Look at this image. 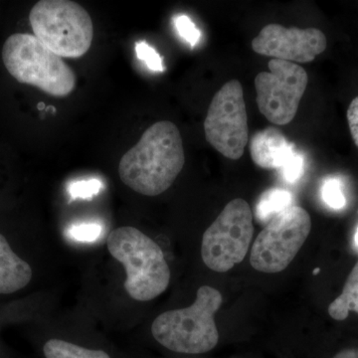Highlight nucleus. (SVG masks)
Returning <instances> with one entry per match:
<instances>
[{"instance_id": "1", "label": "nucleus", "mask_w": 358, "mask_h": 358, "mask_svg": "<svg viewBox=\"0 0 358 358\" xmlns=\"http://www.w3.org/2000/svg\"><path fill=\"white\" fill-rule=\"evenodd\" d=\"M185 162L182 138L178 127L169 121L155 122L122 157L120 178L134 192L157 196L173 185Z\"/></svg>"}, {"instance_id": "2", "label": "nucleus", "mask_w": 358, "mask_h": 358, "mask_svg": "<svg viewBox=\"0 0 358 358\" xmlns=\"http://www.w3.org/2000/svg\"><path fill=\"white\" fill-rule=\"evenodd\" d=\"M222 294L209 286L200 287L189 307L169 310L152 322L155 341L167 350L201 355L217 345L219 334L214 315L222 305Z\"/></svg>"}, {"instance_id": "3", "label": "nucleus", "mask_w": 358, "mask_h": 358, "mask_svg": "<svg viewBox=\"0 0 358 358\" xmlns=\"http://www.w3.org/2000/svg\"><path fill=\"white\" fill-rule=\"evenodd\" d=\"M107 246L110 255L124 266V289L131 299L148 301L166 292L171 270L154 240L136 228L124 226L110 233Z\"/></svg>"}, {"instance_id": "4", "label": "nucleus", "mask_w": 358, "mask_h": 358, "mask_svg": "<svg viewBox=\"0 0 358 358\" xmlns=\"http://www.w3.org/2000/svg\"><path fill=\"white\" fill-rule=\"evenodd\" d=\"M2 60L9 74L54 96H67L76 87V75L63 58L42 44L34 35L16 33L7 38Z\"/></svg>"}, {"instance_id": "5", "label": "nucleus", "mask_w": 358, "mask_h": 358, "mask_svg": "<svg viewBox=\"0 0 358 358\" xmlns=\"http://www.w3.org/2000/svg\"><path fill=\"white\" fill-rule=\"evenodd\" d=\"M34 36L61 58H79L91 48V16L74 1L41 0L29 14Z\"/></svg>"}, {"instance_id": "6", "label": "nucleus", "mask_w": 358, "mask_h": 358, "mask_svg": "<svg viewBox=\"0 0 358 358\" xmlns=\"http://www.w3.org/2000/svg\"><path fill=\"white\" fill-rule=\"evenodd\" d=\"M253 234V214L248 202L232 200L205 231L202 260L212 271L227 272L244 260Z\"/></svg>"}, {"instance_id": "7", "label": "nucleus", "mask_w": 358, "mask_h": 358, "mask_svg": "<svg viewBox=\"0 0 358 358\" xmlns=\"http://www.w3.org/2000/svg\"><path fill=\"white\" fill-rule=\"evenodd\" d=\"M312 229L310 214L303 207H289L268 221L252 247L250 262L259 272L285 270L300 251Z\"/></svg>"}, {"instance_id": "8", "label": "nucleus", "mask_w": 358, "mask_h": 358, "mask_svg": "<svg viewBox=\"0 0 358 358\" xmlns=\"http://www.w3.org/2000/svg\"><path fill=\"white\" fill-rule=\"evenodd\" d=\"M204 131L206 141L224 157L241 159L248 143V117L243 88L238 80L223 85L212 99Z\"/></svg>"}, {"instance_id": "9", "label": "nucleus", "mask_w": 358, "mask_h": 358, "mask_svg": "<svg viewBox=\"0 0 358 358\" xmlns=\"http://www.w3.org/2000/svg\"><path fill=\"white\" fill-rule=\"evenodd\" d=\"M268 72L255 78L256 102L261 114L272 124L285 126L293 121L308 83L300 65L271 59Z\"/></svg>"}, {"instance_id": "10", "label": "nucleus", "mask_w": 358, "mask_h": 358, "mask_svg": "<svg viewBox=\"0 0 358 358\" xmlns=\"http://www.w3.org/2000/svg\"><path fill=\"white\" fill-rule=\"evenodd\" d=\"M327 37L317 28H286L268 24L252 41L257 54L278 60L308 63L327 48Z\"/></svg>"}, {"instance_id": "11", "label": "nucleus", "mask_w": 358, "mask_h": 358, "mask_svg": "<svg viewBox=\"0 0 358 358\" xmlns=\"http://www.w3.org/2000/svg\"><path fill=\"white\" fill-rule=\"evenodd\" d=\"M296 150V145L279 129L268 127L254 134L250 154L257 166L265 169H279Z\"/></svg>"}, {"instance_id": "12", "label": "nucleus", "mask_w": 358, "mask_h": 358, "mask_svg": "<svg viewBox=\"0 0 358 358\" xmlns=\"http://www.w3.org/2000/svg\"><path fill=\"white\" fill-rule=\"evenodd\" d=\"M32 275L29 264L16 255L6 238L0 234V294L24 289L31 282Z\"/></svg>"}, {"instance_id": "13", "label": "nucleus", "mask_w": 358, "mask_h": 358, "mask_svg": "<svg viewBox=\"0 0 358 358\" xmlns=\"http://www.w3.org/2000/svg\"><path fill=\"white\" fill-rule=\"evenodd\" d=\"M327 310L336 320L348 319L350 312L358 313V261L348 275L343 292L329 306Z\"/></svg>"}, {"instance_id": "14", "label": "nucleus", "mask_w": 358, "mask_h": 358, "mask_svg": "<svg viewBox=\"0 0 358 358\" xmlns=\"http://www.w3.org/2000/svg\"><path fill=\"white\" fill-rule=\"evenodd\" d=\"M293 195L282 188H271L263 193L256 207V216L262 222H268L275 215L293 206Z\"/></svg>"}, {"instance_id": "15", "label": "nucleus", "mask_w": 358, "mask_h": 358, "mask_svg": "<svg viewBox=\"0 0 358 358\" xmlns=\"http://www.w3.org/2000/svg\"><path fill=\"white\" fill-rule=\"evenodd\" d=\"M46 358H110L103 350H90L62 339H50L44 345Z\"/></svg>"}, {"instance_id": "16", "label": "nucleus", "mask_w": 358, "mask_h": 358, "mask_svg": "<svg viewBox=\"0 0 358 358\" xmlns=\"http://www.w3.org/2000/svg\"><path fill=\"white\" fill-rule=\"evenodd\" d=\"M322 197L331 208L339 210L345 206V196L338 179L327 178L324 180L322 186Z\"/></svg>"}, {"instance_id": "17", "label": "nucleus", "mask_w": 358, "mask_h": 358, "mask_svg": "<svg viewBox=\"0 0 358 358\" xmlns=\"http://www.w3.org/2000/svg\"><path fill=\"white\" fill-rule=\"evenodd\" d=\"M278 171H280L282 179L287 182H298L305 171V160L303 155L294 150L291 157Z\"/></svg>"}, {"instance_id": "18", "label": "nucleus", "mask_w": 358, "mask_h": 358, "mask_svg": "<svg viewBox=\"0 0 358 358\" xmlns=\"http://www.w3.org/2000/svg\"><path fill=\"white\" fill-rule=\"evenodd\" d=\"M102 187V181L92 178L88 180L75 181L70 185L69 192L73 199H89L98 194Z\"/></svg>"}, {"instance_id": "19", "label": "nucleus", "mask_w": 358, "mask_h": 358, "mask_svg": "<svg viewBox=\"0 0 358 358\" xmlns=\"http://www.w3.org/2000/svg\"><path fill=\"white\" fill-rule=\"evenodd\" d=\"M136 57L148 66V69L155 72H162L164 70L162 59L159 53L145 41L136 44Z\"/></svg>"}, {"instance_id": "20", "label": "nucleus", "mask_w": 358, "mask_h": 358, "mask_svg": "<svg viewBox=\"0 0 358 358\" xmlns=\"http://www.w3.org/2000/svg\"><path fill=\"white\" fill-rule=\"evenodd\" d=\"M174 24H176V30H178L179 35L187 43H189L192 46L199 43L200 31L189 17H187L186 15H179L174 20Z\"/></svg>"}, {"instance_id": "21", "label": "nucleus", "mask_w": 358, "mask_h": 358, "mask_svg": "<svg viewBox=\"0 0 358 358\" xmlns=\"http://www.w3.org/2000/svg\"><path fill=\"white\" fill-rule=\"evenodd\" d=\"M102 227L99 224L88 223L74 226L70 229V237L80 242H94L100 237Z\"/></svg>"}, {"instance_id": "22", "label": "nucleus", "mask_w": 358, "mask_h": 358, "mask_svg": "<svg viewBox=\"0 0 358 358\" xmlns=\"http://www.w3.org/2000/svg\"><path fill=\"white\" fill-rule=\"evenodd\" d=\"M348 122L352 140L358 148V96L353 99L348 107Z\"/></svg>"}, {"instance_id": "23", "label": "nucleus", "mask_w": 358, "mask_h": 358, "mask_svg": "<svg viewBox=\"0 0 358 358\" xmlns=\"http://www.w3.org/2000/svg\"><path fill=\"white\" fill-rule=\"evenodd\" d=\"M334 358H358V350L350 348V350H341L338 355H334Z\"/></svg>"}, {"instance_id": "24", "label": "nucleus", "mask_w": 358, "mask_h": 358, "mask_svg": "<svg viewBox=\"0 0 358 358\" xmlns=\"http://www.w3.org/2000/svg\"><path fill=\"white\" fill-rule=\"evenodd\" d=\"M355 245H357V246L358 247V227L357 229V232H355Z\"/></svg>"}, {"instance_id": "25", "label": "nucleus", "mask_w": 358, "mask_h": 358, "mask_svg": "<svg viewBox=\"0 0 358 358\" xmlns=\"http://www.w3.org/2000/svg\"><path fill=\"white\" fill-rule=\"evenodd\" d=\"M320 268H315V271H313V275H317V273H320Z\"/></svg>"}]
</instances>
